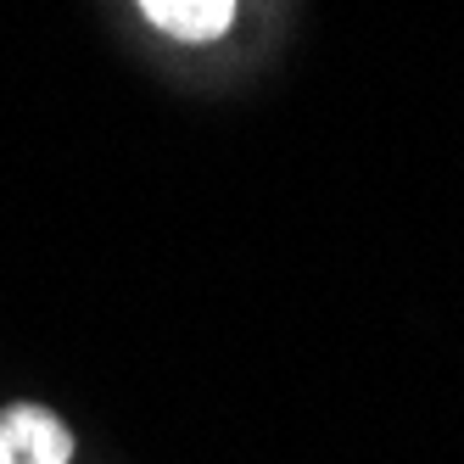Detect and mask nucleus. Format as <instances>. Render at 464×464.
I'll list each match as a JSON object with an SVG mask.
<instances>
[{
    "mask_svg": "<svg viewBox=\"0 0 464 464\" xmlns=\"http://www.w3.org/2000/svg\"><path fill=\"white\" fill-rule=\"evenodd\" d=\"M140 12L174 40H218L236 17V0H140Z\"/></svg>",
    "mask_w": 464,
    "mask_h": 464,
    "instance_id": "2",
    "label": "nucleus"
},
{
    "mask_svg": "<svg viewBox=\"0 0 464 464\" xmlns=\"http://www.w3.org/2000/svg\"><path fill=\"white\" fill-rule=\"evenodd\" d=\"M73 430L40 403L0 409V464H68Z\"/></svg>",
    "mask_w": 464,
    "mask_h": 464,
    "instance_id": "1",
    "label": "nucleus"
}]
</instances>
